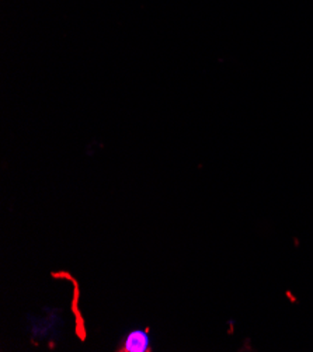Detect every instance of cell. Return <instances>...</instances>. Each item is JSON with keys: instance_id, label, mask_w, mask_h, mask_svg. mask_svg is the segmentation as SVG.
<instances>
[{"instance_id": "obj_1", "label": "cell", "mask_w": 313, "mask_h": 352, "mask_svg": "<svg viewBox=\"0 0 313 352\" xmlns=\"http://www.w3.org/2000/svg\"><path fill=\"white\" fill-rule=\"evenodd\" d=\"M151 349V336L148 330L133 329L128 331L121 341L122 352H148Z\"/></svg>"}]
</instances>
